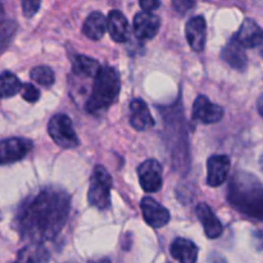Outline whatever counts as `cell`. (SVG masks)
Here are the masks:
<instances>
[{"label":"cell","instance_id":"cell-1","mask_svg":"<svg viewBox=\"0 0 263 263\" xmlns=\"http://www.w3.org/2000/svg\"><path fill=\"white\" fill-rule=\"evenodd\" d=\"M71 197L59 186H48L26 200L18 210L15 223L21 238L27 243L53 240L66 226Z\"/></svg>","mask_w":263,"mask_h":263},{"label":"cell","instance_id":"cell-2","mask_svg":"<svg viewBox=\"0 0 263 263\" xmlns=\"http://www.w3.org/2000/svg\"><path fill=\"white\" fill-rule=\"evenodd\" d=\"M228 200L236 211L254 220H262L263 186L256 175L238 171L229 184Z\"/></svg>","mask_w":263,"mask_h":263},{"label":"cell","instance_id":"cell-3","mask_svg":"<svg viewBox=\"0 0 263 263\" xmlns=\"http://www.w3.org/2000/svg\"><path fill=\"white\" fill-rule=\"evenodd\" d=\"M121 90L120 74L113 67H99L94 76L91 94L85 104L90 115L99 116L117 100Z\"/></svg>","mask_w":263,"mask_h":263},{"label":"cell","instance_id":"cell-4","mask_svg":"<svg viewBox=\"0 0 263 263\" xmlns=\"http://www.w3.org/2000/svg\"><path fill=\"white\" fill-rule=\"evenodd\" d=\"M110 189H112V176L105 170V167L98 164L90 177V186L87 193L89 204L100 211L107 210L110 203Z\"/></svg>","mask_w":263,"mask_h":263},{"label":"cell","instance_id":"cell-5","mask_svg":"<svg viewBox=\"0 0 263 263\" xmlns=\"http://www.w3.org/2000/svg\"><path fill=\"white\" fill-rule=\"evenodd\" d=\"M48 133L54 143L64 149H72L79 146L80 140L73 128L71 118L64 113L53 116L48 123Z\"/></svg>","mask_w":263,"mask_h":263},{"label":"cell","instance_id":"cell-6","mask_svg":"<svg viewBox=\"0 0 263 263\" xmlns=\"http://www.w3.org/2000/svg\"><path fill=\"white\" fill-rule=\"evenodd\" d=\"M33 148L28 139L10 138L0 141V164H10L25 158Z\"/></svg>","mask_w":263,"mask_h":263},{"label":"cell","instance_id":"cell-7","mask_svg":"<svg viewBox=\"0 0 263 263\" xmlns=\"http://www.w3.org/2000/svg\"><path fill=\"white\" fill-rule=\"evenodd\" d=\"M223 108L211 102L205 95H199L193 104L192 120L202 125L217 123L223 117Z\"/></svg>","mask_w":263,"mask_h":263},{"label":"cell","instance_id":"cell-8","mask_svg":"<svg viewBox=\"0 0 263 263\" xmlns=\"http://www.w3.org/2000/svg\"><path fill=\"white\" fill-rule=\"evenodd\" d=\"M138 176L140 185L146 193H157L161 190L163 179H162V166L156 159H146L139 166Z\"/></svg>","mask_w":263,"mask_h":263},{"label":"cell","instance_id":"cell-9","mask_svg":"<svg viewBox=\"0 0 263 263\" xmlns=\"http://www.w3.org/2000/svg\"><path fill=\"white\" fill-rule=\"evenodd\" d=\"M140 207L141 211H143L144 220L151 228H163L171 220V215H170L168 210L164 208L162 204H159L153 198L144 197L140 203Z\"/></svg>","mask_w":263,"mask_h":263},{"label":"cell","instance_id":"cell-10","mask_svg":"<svg viewBox=\"0 0 263 263\" xmlns=\"http://www.w3.org/2000/svg\"><path fill=\"white\" fill-rule=\"evenodd\" d=\"M230 158L225 154H215L207 161V184L211 187H218L228 180L230 172Z\"/></svg>","mask_w":263,"mask_h":263},{"label":"cell","instance_id":"cell-11","mask_svg":"<svg viewBox=\"0 0 263 263\" xmlns=\"http://www.w3.org/2000/svg\"><path fill=\"white\" fill-rule=\"evenodd\" d=\"M161 21L152 12H140L134 18V32L138 40H152L158 33Z\"/></svg>","mask_w":263,"mask_h":263},{"label":"cell","instance_id":"cell-12","mask_svg":"<svg viewBox=\"0 0 263 263\" xmlns=\"http://www.w3.org/2000/svg\"><path fill=\"white\" fill-rule=\"evenodd\" d=\"M262 28L258 23L251 18H246L233 39H235L244 49H254L262 45Z\"/></svg>","mask_w":263,"mask_h":263},{"label":"cell","instance_id":"cell-13","mask_svg":"<svg viewBox=\"0 0 263 263\" xmlns=\"http://www.w3.org/2000/svg\"><path fill=\"white\" fill-rule=\"evenodd\" d=\"M187 44L194 51H202L207 40V22L203 15H197L187 21L185 27Z\"/></svg>","mask_w":263,"mask_h":263},{"label":"cell","instance_id":"cell-14","mask_svg":"<svg viewBox=\"0 0 263 263\" xmlns=\"http://www.w3.org/2000/svg\"><path fill=\"white\" fill-rule=\"evenodd\" d=\"M195 213H197V217L202 222L207 238L217 239L222 235V223H221V221L218 220L217 216L213 213V211L211 210L207 203H199L197 205Z\"/></svg>","mask_w":263,"mask_h":263},{"label":"cell","instance_id":"cell-15","mask_svg":"<svg viewBox=\"0 0 263 263\" xmlns=\"http://www.w3.org/2000/svg\"><path fill=\"white\" fill-rule=\"evenodd\" d=\"M130 123L138 131H145L154 126L151 110L143 99H134L130 103Z\"/></svg>","mask_w":263,"mask_h":263},{"label":"cell","instance_id":"cell-16","mask_svg":"<svg viewBox=\"0 0 263 263\" xmlns=\"http://www.w3.org/2000/svg\"><path fill=\"white\" fill-rule=\"evenodd\" d=\"M107 28L110 37L116 43H125L130 36L127 18L120 10H110L107 18Z\"/></svg>","mask_w":263,"mask_h":263},{"label":"cell","instance_id":"cell-17","mask_svg":"<svg viewBox=\"0 0 263 263\" xmlns=\"http://www.w3.org/2000/svg\"><path fill=\"white\" fill-rule=\"evenodd\" d=\"M221 57H222V59L229 64V66L238 69V71L246 69L247 64H248V57H247L246 49H244L235 39H231V40L226 44L225 48L221 51Z\"/></svg>","mask_w":263,"mask_h":263},{"label":"cell","instance_id":"cell-18","mask_svg":"<svg viewBox=\"0 0 263 263\" xmlns=\"http://www.w3.org/2000/svg\"><path fill=\"white\" fill-rule=\"evenodd\" d=\"M170 253L172 258L181 263H194L198 259L199 249L189 239L177 238L170 247Z\"/></svg>","mask_w":263,"mask_h":263},{"label":"cell","instance_id":"cell-19","mask_svg":"<svg viewBox=\"0 0 263 263\" xmlns=\"http://www.w3.org/2000/svg\"><path fill=\"white\" fill-rule=\"evenodd\" d=\"M107 31V20L102 12L90 13L82 26V33L90 40H100Z\"/></svg>","mask_w":263,"mask_h":263},{"label":"cell","instance_id":"cell-20","mask_svg":"<svg viewBox=\"0 0 263 263\" xmlns=\"http://www.w3.org/2000/svg\"><path fill=\"white\" fill-rule=\"evenodd\" d=\"M100 63L97 59H92L86 55H76L72 61V72L79 77L91 79L97 74Z\"/></svg>","mask_w":263,"mask_h":263},{"label":"cell","instance_id":"cell-21","mask_svg":"<svg viewBox=\"0 0 263 263\" xmlns=\"http://www.w3.org/2000/svg\"><path fill=\"white\" fill-rule=\"evenodd\" d=\"M50 259V254L43 244L30 243L18 252V262H46Z\"/></svg>","mask_w":263,"mask_h":263},{"label":"cell","instance_id":"cell-22","mask_svg":"<svg viewBox=\"0 0 263 263\" xmlns=\"http://www.w3.org/2000/svg\"><path fill=\"white\" fill-rule=\"evenodd\" d=\"M22 87V82L12 72H3L0 74V98H10L18 94Z\"/></svg>","mask_w":263,"mask_h":263},{"label":"cell","instance_id":"cell-23","mask_svg":"<svg viewBox=\"0 0 263 263\" xmlns=\"http://www.w3.org/2000/svg\"><path fill=\"white\" fill-rule=\"evenodd\" d=\"M31 79L37 82L41 86H51L55 81V74L53 69L48 66H39L31 69L30 72Z\"/></svg>","mask_w":263,"mask_h":263},{"label":"cell","instance_id":"cell-24","mask_svg":"<svg viewBox=\"0 0 263 263\" xmlns=\"http://www.w3.org/2000/svg\"><path fill=\"white\" fill-rule=\"evenodd\" d=\"M20 92L21 95H22L23 99L28 103L37 102L39 98H40V91H39L32 84H30V82H27V84H22V87H21Z\"/></svg>","mask_w":263,"mask_h":263},{"label":"cell","instance_id":"cell-25","mask_svg":"<svg viewBox=\"0 0 263 263\" xmlns=\"http://www.w3.org/2000/svg\"><path fill=\"white\" fill-rule=\"evenodd\" d=\"M22 4L23 15L27 18H32L40 9L41 0H21Z\"/></svg>","mask_w":263,"mask_h":263},{"label":"cell","instance_id":"cell-26","mask_svg":"<svg viewBox=\"0 0 263 263\" xmlns=\"http://www.w3.org/2000/svg\"><path fill=\"white\" fill-rule=\"evenodd\" d=\"M194 5V0H174V8L179 13H186Z\"/></svg>","mask_w":263,"mask_h":263},{"label":"cell","instance_id":"cell-27","mask_svg":"<svg viewBox=\"0 0 263 263\" xmlns=\"http://www.w3.org/2000/svg\"><path fill=\"white\" fill-rule=\"evenodd\" d=\"M139 4L143 8L145 12H153V10L158 9L161 5V0H139Z\"/></svg>","mask_w":263,"mask_h":263},{"label":"cell","instance_id":"cell-28","mask_svg":"<svg viewBox=\"0 0 263 263\" xmlns=\"http://www.w3.org/2000/svg\"><path fill=\"white\" fill-rule=\"evenodd\" d=\"M5 22H7V18H5V13H4V8H3L2 3H0V30L4 27Z\"/></svg>","mask_w":263,"mask_h":263}]
</instances>
